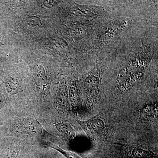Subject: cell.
I'll return each instance as SVG.
<instances>
[{"label":"cell","instance_id":"6da1fadb","mask_svg":"<svg viewBox=\"0 0 158 158\" xmlns=\"http://www.w3.org/2000/svg\"><path fill=\"white\" fill-rule=\"evenodd\" d=\"M0 135L19 140L29 148L37 141L53 142L55 139L44 128L36 116L28 114L11 116L0 128Z\"/></svg>","mask_w":158,"mask_h":158},{"label":"cell","instance_id":"7a4b0ae2","mask_svg":"<svg viewBox=\"0 0 158 158\" xmlns=\"http://www.w3.org/2000/svg\"><path fill=\"white\" fill-rule=\"evenodd\" d=\"M71 116L81 127L88 138L92 142L102 143L108 141L109 128L104 115L102 112H100L86 121L77 119L72 115Z\"/></svg>","mask_w":158,"mask_h":158},{"label":"cell","instance_id":"3957f363","mask_svg":"<svg viewBox=\"0 0 158 158\" xmlns=\"http://www.w3.org/2000/svg\"><path fill=\"white\" fill-rule=\"evenodd\" d=\"M102 68L101 66H96L87 75L84 81L83 85L89 109H93L97 100L102 75Z\"/></svg>","mask_w":158,"mask_h":158},{"label":"cell","instance_id":"277c9868","mask_svg":"<svg viewBox=\"0 0 158 158\" xmlns=\"http://www.w3.org/2000/svg\"><path fill=\"white\" fill-rule=\"evenodd\" d=\"M27 148L21 141L9 138V144L1 154L0 158H18L22 151Z\"/></svg>","mask_w":158,"mask_h":158},{"label":"cell","instance_id":"5b68a950","mask_svg":"<svg viewBox=\"0 0 158 158\" xmlns=\"http://www.w3.org/2000/svg\"><path fill=\"white\" fill-rule=\"evenodd\" d=\"M124 148L128 155L131 158H155V153L149 149H145L136 144H121Z\"/></svg>","mask_w":158,"mask_h":158},{"label":"cell","instance_id":"8992f818","mask_svg":"<svg viewBox=\"0 0 158 158\" xmlns=\"http://www.w3.org/2000/svg\"><path fill=\"white\" fill-rule=\"evenodd\" d=\"M55 128L58 133L67 140H71L75 137V132L72 126L66 122H58L55 123Z\"/></svg>","mask_w":158,"mask_h":158},{"label":"cell","instance_id":"52a82bcc","mask_svg":"<svg viewBox=\"0 0 158 158\" xmlns=\"http://www.w3.org/2000/svg\"><path fill=\"white\" fill-rule=\"evenodd\" d=\"M140 116L145 120L156 119L158 116V105L157 104H148L141 108L139 111Z\"/></svg>","mask_w":158,"mask_h":158},{"label":"cell","instance_id":"ba28073f","mask_svg":"<svg viewBox=\"0 0 158 158\" xmlns=\"http://www.w3.org/2000/svg\"><path fill=\"white\" fill-rule=\"evenodd\" d=\"M39 141L42 146L56 150L58 152L60 153L62 156H64L65 158H83L77 154L62 149L59 145L51 141L42 140H39Z\"/></svg>","mask_w":158,"mask_h":158},{"label":"cell","instance_id":"9c48e42d","mask_svg":"<svg viewBox=\"0 0 158 158\" xmlns=\"http://www.w3.org/2000/svg\"><path fill=\"white\" fill-rule=\"evenodd\" d=\"M9 138L0 135V155L9 144Z\"/></svg>","mask_w":158,"mask_h":158}]
</instances>
